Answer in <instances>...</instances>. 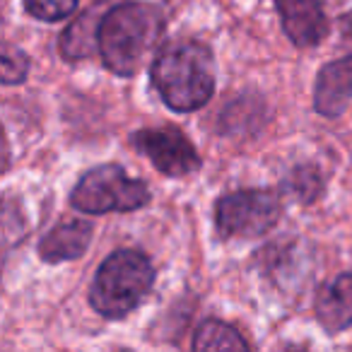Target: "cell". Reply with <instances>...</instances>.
Here are the masks:
<instances>
[{
  "instance_id": "cell-1",
  "label": "cell",
  "mask_w": 352,
  "mask_h": 352,
  "mask_svg": "<svg viewBox=\"0 0 352 352\" xmlns=\"http://www.w3.org/2000/svg\"><path fill=\"white\" fill-rule=\"evenodd\" d=\"M162 32V15L147 3H123L97 25V49L111 73L131 78L140 70Z\"/></svg>"
},
{
  "instance_id": "cell-2",
  "label": "cell",
  "mask_w": 352,
  "mask_h": 352,
  "mask_svg": "<svg viewBox=\"0 0 352 352\" xmlns=\"http://www.w3.org/2000/svg\"><path fill=\"white\" fill-rule=\"evenodd\" d=\"M152 82L169 109L196 111L215 92L212 54L198 41L164 46L152 63Z\"/></svg>"
},
{
  "instance_id": "cell-3",
  "label": "cell",
  "mask_w": 352,
  "mask_h": 352,
  "mask_svg": "<svg viewBox=\"0 0 352 352\" xmlns=\"http://www.w3.org/2000/svg\"><path fill=\"white\" fill-rule=\"evenodd\" d=\"M155 283V270L140 251L111 254L94 275L89 302L104 318H123L145 299Z\"/></svg>"
},
{
  "instance_id": "cell-4",
  "label": "cell",
  "mask_w": 352,
  "mask_h": 352,
  "mask_svg": "<svg viewBox=\"0 0 352 352\" xmlns=\"http://www.w3.org/2000/svg\"><path fill=\"white\" fill-rule=\"evenodd\" d=\"M70 203L87 215L131 212L150 203V191L140 179L128 176L121 166L104 164L80 179L73 188Z\"/></svg>"
},
{
  "instance_id": "cell-5",
  "label": "cell",
  "mask_w": 352,
  "mask_h": 352,
  "mask_svg": "<svg viewBox=\"0 0 352 352\" xmlns=\"http://www.w3.org/2000/svg\"><path fill=\"white\" fill-rule=\"evenodd\" d=\"M280 201L263 188H244L220 198L215 222L222 236H261L278 222Z\"/></svg>"
},
{
  "instance_id": "cell-6",
  "label": "cell",
  "mask_w": 352,
  "mask_h": 352,
  "mask_svg": "<svg viewBox=\"0 0 352 352\" xmlns=\"http://www.w3.org/2000/svg\"><path fill=\"white\" fill-rule=\"evenodd\" d=\"M131 142L162 174L174 176V179L193 174L201 166L196 147L176 128H145V131L133 133Z\"/></svg>"
},
{
  "instance_id": "cell-7",
  "label": "cell",
  "mask_w": 352,
  "mask_h": 352,
  "mask_svg": "<svg viewBox=\"0 0 352 352\" xmlns=\"http://www.w3.org/2000/svg\"><path fill=\"white\" fill-rule=\"evenodd\" d=\"M285 34L297 46H316L326 36L328 22L318 0H275Z\"/></svg>"
},
{
  "instance_id": "cell-8",
  "label": "cell",
  "mask_w": 352,
  "mask_h": 352,
  "mask_svg": "<svg viewBox=\"0 0 352 352\" xmlns=\"http://www.w3.org/2000/svg\"><path fill=\"white\" fill-rule=\"evenodd\" d=\"M352 99V56L328 63L318 73L314 87V107L321 116L336 118L347 109Z\"/></svg>"
},
{
  "instance_id": "cell-9",
  "label": "cell",
  "mask_w": 352,
  "mask_h": 352,
  "mask_svg": "<svg viewBox=\"0 0 352 352\" xmlns=\"http://www.w3.org/2000/svg\"><path fill=\"white\" fill-rule=\"evenodd\" d=\"M316 318L328 333L352 326V273L328 280L316 297Z\"/></svg>"
},
{
  "instance_id": "cell-10",
  "label": "cell",
  "mask_w": 352,
  "mask_h": 352,
  "mask_svg": "<svg viewBox=\"0 0 352 352\" xmlns=\"http://www.w3.org/2000/svg\"><path fill=\"white\" fill-rule=\"evenodd\" d=\"M92 239V225L89 222H65V225L51 230L39 244V256L49 263L73 261L85 254Z\"/></svg>"
},
{
  "instance_id": "cell-11",
  "label": "cell",
  "mask_w": 352,
  "mask_h": 352,
  "mask_svg": "<svg viewBox=\"0 0 352 352\" xmlns=\"http://www.w3.org/2000/svg\"><path fill=\"white\" fill-rule=\"evenodd\" d=\"M196 350H246L249 342L222 321H206L193 338Z\"/></svg>"
},
{
  "instance_id": "cell-12",
  "label": "cell",
  "mask_w": 352,
  "mask_h": 352,
  "mask_svg": "<svg viewBox=\"0 0 352 352\" xmlns=\"http://www.w3.org/2000/svg\"><path fill=\"white\" fill-rule=\"evenodd\" d=\"M80 0H25V8L32 17L44 22H58L78 8Z\"/></svg>"
},
{
  "instance_id": "cell-13",
  "label": "cell",
  "mask_w": 352,
  "mask_h": 352,
  "mask_svg": "<svg viewBox=\"0 0 352 352\" xmlns=\"http://www.w3.org/2000/svg\"><path fill=\"white\" fill-rule=\"evenodd\" d=\"M287 188L299 201H314V198L321 193L323 184H321V176H318V171L314 169V166H302V169L292 171Z\"/></svg>"
},
{
  "instance_id": "cell-14",
  "label": "cell",
  "mask_w": 352,
  "mask_h": 352,
  "mask_svg": "<svg viewBox=\"0 0 352 352\" xmlns=\"http://www.w3.org/2000/svg\"><path fill=\"white\" fill-rule=\"evenodd\" d=\"M30 70V60L22 51L12 49L10 44H6L3 49V82L6 85H17L27 78Z\"/></svg>"
}]
</instances>
